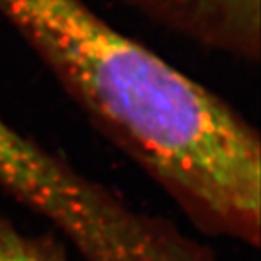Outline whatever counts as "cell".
I'll list each match as a JSON object with an SVG mask.
<instances>
[{"mask_svg":"<svg viewBox=\"0 0 261 261\" xmlns=\"http://www.w3.org/2000/svg\"><path fill=\"white\" fill-rule=\"evenodd\" d=\"M0 19L195 230L259 247L261 137L231 102L85 0H0Z\"/></svg>","mask_w":261,"mask_h":261,"instance_id":"cell-1","label":"cell"},{"mask_svg":"<svg viewBox=\"0 0 261 261\" xmlns=\"http://www.w3.org/2000/svg\"><path fill=\"white\" fill-rule=\"evenodd\" d=\"M203 50L249 65L261 57V0H114Z\"/></svg>","mask_w":261,"mask_h":261,"instance_id":"cell-2","label":"cell"},{"mask_svg":"<svg viewBox=\"0 0 261 261\" xmlns=\"http://www.w3.org/2000/svg\"><path fill=\"white\" fill-rule=\"evenodd\" d=\"M0 261H69L52 234H32L0 213Z\"/></svg>","mask_w":261,"mask_h":261,"instance_id":"cell-3","label":"cell"}]
</instances>
